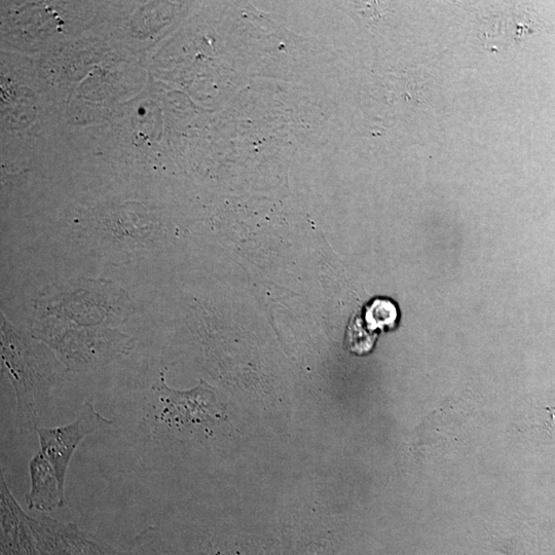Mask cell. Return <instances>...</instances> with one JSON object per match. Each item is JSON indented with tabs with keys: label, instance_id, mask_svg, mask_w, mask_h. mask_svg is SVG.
I'll return each instance as SVG.
<instances>
[{
	"label": "cell",
	"instance_id": "2",
	"mask_svg": "<svg viewBox=\"0 0 555 555\" xmlns=\"http://www.w3.org/2000/svg\"><path fill=\"white\" fill-rule=\"evenodd\" d=\"M150 413L155 435L168 432L181 436L199 431L208 432L225 420V407L214 390L205 382L189 391L170 388L161 374L153 388Z\"/></svg>",
	"mask_w": 555,
	"mask_h": 555
},
{
	"label": "cell",
	"instance_id": "3",
	"mask_svg": "<svg viewBox=\"0 0 555 555\" xmlns=\"http://www.w3.org/2000/svg\"><path fill=\"white\" fill-rule=\"evenodd\" d=\"M114 422L95 411L91 403L86 402L80 414L73 422L55 428H37L41 452L53 465L62 490L65 491L66 473L74 453L81 442L89 435L102 431Z\"/></svg>",
	"mask_w": 555,
	"mask_h": 555
},
{
	"label": "cell",
	"instance_id": "4",
	"mask_svg": "<svg viewBox=\"0 0 555 555\" xmlns=\"http://www.w3.org/2000/svg\"><path fill=\"white\" fill-rule=\"evenodd\" d=\"M29 475L28 509L53 512L65 505V491L60 486L53 465L41 451L29 461Z\"/></svg>",
	"mask_w": 555,
	"mask_h": 555
},
{
	"label": "cell",
	"instance_id": "5",
	"mask_svg": "<svg viewBox=\"0 0 555 555\" xmlns=\"http://www.w3.org/2000/svg\"><path fill=\"white\" fill-rule=\"evenodd\" d=\"M547 412L550 415V420L547 423V429L550 430L551 433L555 432V409H548Z\"/></svg>",
	"mask_w": 555,
	"mask_h": 555
},
{
	"label": "cell",
	"instance_id": "1",
	"mask_svg": "<svg viewBox=\"0 0 555 555\" xmlns=\"http://www.w3.org/2000/svg\"><path fill=\"white\" fill-rule=\"evenodd\" d=\"M2 317L3 362L16 389L19 418L23 427L36 431L37 398L53 384V370H46V365L56 363L42 346L34 344Z\"/></svg>",
	"mask_w": 555,
	"mask_h": 555
}]
</instances>
